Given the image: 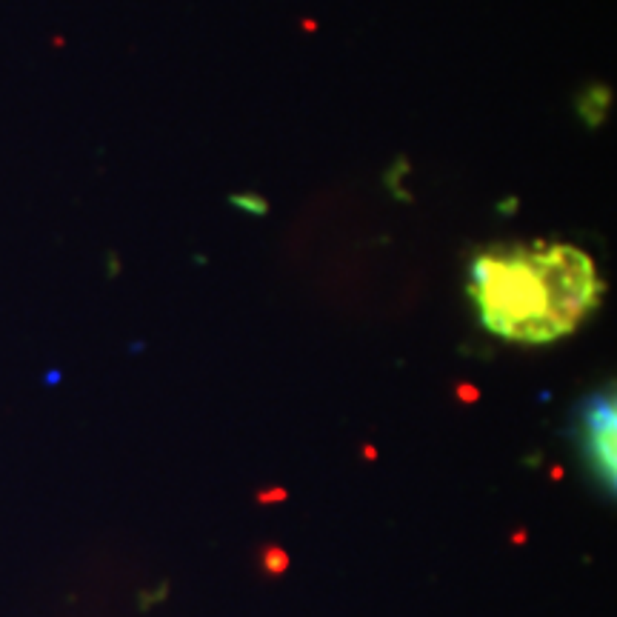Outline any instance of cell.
Wrapping results in <instances>:
<instances>
[{
    "instance_id": "1",
    "label": "cell",
    "mask_w": 617,
    "mask_h": 617,
    "mask_svg": "<svg viewBox=\"0 0 617 617\" xmlns=\"http://www.w3.org/2000/svg\"><path fill=\"white\" fill-rule=\"evenodd\" d=\"M466 295L494 337L543 346L572 335L600 308L606 283L583 249L537 240L477 252Z\"/></svg>"
},
{
    "instance_id": "2",
    "label": "cell",
    "mask_w": 617,
    "mask_h": 617,
    "mask_svg": "<svg viewBox=\"0 0 617 617\" xmlns=\"http://www.w3.org/2000/svg\"><path fill=\"white\" fill-rule=\"evenodd\" d=\"M614 432H617L614 395L600 392V395L589 397L581 412V449H583L589 469L609 492H614V477H617Z\"/></svg>"
},
{
    "instance_id": "3",
    "label": "cell",
    "mask_w": 617,
    "mask_h": 617,
    "mask_svg": "<svg viewBox=\"0 0 617 617\" xmlns=\"http://www.w3.org/2000/svg\"><path fill=\"white\" fill-rule=\"evenodd\" d=\"M611 109V86L609 83H589L577 92L574 98V112L589 129L603 126L606 114Z\"/></svg>"
},
{
    "instance_id": "4",
    "label": "cell",
    "mask_w": 617,
    "mask_h": 617,
    "mask_svg": "<svg viewBox=\"0 0 617 617\" xmlns=\"http://www.w3.org/2000/svg\"><path fill=\"white\" fill-rule=\"evenodd\" d=\"M406 175H409V160L400 154V158L392 163V169L386 171V178H383V180H386V186L392 189V195H395L397 200H412V191H406V189L400 186Z\"/></svg>"
},
{
    "instance_id": "5",
    "label": "cell",
    "mask_w": 617,
    "mask_h": 617,
    "mask_svg": "<svg viewBox=\"0 0 617 617\" xmlns=\"http://www.w3.org/2000/svg\"><path fill=\"white\" fill-rule=\"evenodd\" d=\"M231 206H238L243 211H252V215H266L269 211V200L263 195H255V191H243V195H231L229 198Z\"/></svg>"
}]
</instances>
